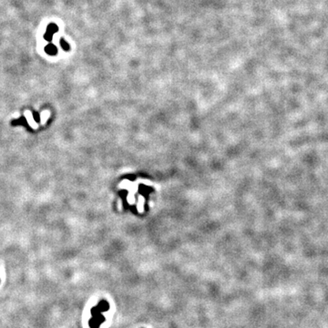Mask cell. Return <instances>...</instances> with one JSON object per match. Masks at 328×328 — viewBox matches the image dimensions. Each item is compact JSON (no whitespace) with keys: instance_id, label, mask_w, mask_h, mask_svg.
I'll use <instances>...</instances> for the list:
<instances>
[{"instance_id":"277c9868","label":"cell","mask_w":328,"mask_h":328,"mask_svg":"<svg viewBox=\"0 0 328 328\" xmlns=\"http://www.w3.org/2000/svg\"><path fill=\"white\" fill-rule=\"evenodd\" d=\"M60 46H61V48L64 49V50H66V51H68L69 50V45L67 44V41H65L63 38H61L60 39Z\"/></svg>"},{"instance_id":"3957f363","label":"cell","mask_w":328,"mask_h":328,"mask_svg":"<svg viewBox=\"0 0 328 328\" xmlns=\"http://www.w3.org/2000/svg\"><path fill=\"white\" fill-rule=\"evenodd\" d=\"M45 50L46 52L49 54V55H51V56H55L58 54V49L55 45H53L52 43H49L46 48H45Z\"/></svg>"},{"instance_id":"7a4b0ae2","label":"cell","mask_w":328,"mask_h":328,"mask_svg":"<svg viewBox=\"0 0 328 328\" xmlns=\"http://www.w3.org/2000/svg\"><path fill=\"white\" fill-rule=\"evenodd\" d=\"M59 31V27L54 24V23H51L48 26V28H47V31L44 35V38L49 41V42H51L52 38H53V35L55 33H57Z\"/></svg>"},{"instance_id":"5b68a950","label":"cell","mask_w":328,"mask_h":328,"mask_svg":"<svg viewBox=\"0 0 328 328\" xmlns=\"http://www.w3.org/2000/svg\"><path fill=\"white\" fill-rule=\"evenodd\" d=\"M34 120L36 121H39V116H38V113H34Z\"/></svg>"},{"instance_id":"6da1fadb","label":"cell","mask_w":328,"mask_h":328,"mask_svg":"<svg viewBox=\"0 0 328 328\" xmlns=\"http://www.w3.org/2000/svg\"><path fill=\"white\" fill-rule=\"evenodd\" d=\"M109 309H110V305L106 301H101L99 304V305H97L96 307H94L92 309L93 318L90 320V323H89L91 328H98L101 323L104 322L105 318L100 315V313L104 312V311H108Z\"/></svg>"}]
</instances>
